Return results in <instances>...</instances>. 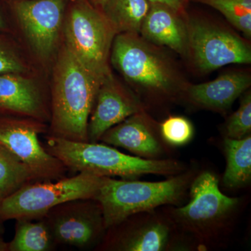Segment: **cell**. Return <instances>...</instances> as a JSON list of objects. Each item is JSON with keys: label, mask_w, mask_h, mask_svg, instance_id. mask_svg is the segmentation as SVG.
<instances>
[{"label": "cell", "mask_w": 251, "mask_h": 251, "mask_svg": "<svg viewBox=\"0 0 251 251\" xmlns=\"http://www.w3.org/2000/svg\"><path fill=\"white\" fill-rule=\"evenodd\" d=\"M25 67L18 56L0 44V74H21Z\"/></svg>", "instance_id": "obj_25"}, {"label": "cell", "mask_w": 251, "mask_h": 251, "mask_svg": "<svg viewBox=\"0 0 251 251\" xmlns=\"http://www.w3.org/2000/svg\"><path fill=\"white\" fill-rule=\"evenodd\" d=\"M191 201L175 211L181 221L193 226H204L224 218L237 205L238 199L223 194L215 175L204 172L191 185Z\"/></svg>", "instance_id": "obj_12"}, {"label": "cell", "mask_w": 251, "mask_h": 251, "mask_svg": "<svg viewBox=\"0 0 251 251\" xmlns=\"http://www.w3.org/2000/svg\"><path fill=\"white\" fill-rule=\"evenodd\" d=\"M65 46L94 76L103 80L116 31L101 10L89 0H69L64 16Z\"/></svg>", "instance_id": "obj_4"}, {"label": "cell", "mask_w": 251, "mask_h": 251, "mask_svg": "<svg viewBox=\"0 0 251 251\" xmlns=\"http://www.w3.org/2000/svg\"><path fill=\"white\" fill-rule=\"evenodd\" d=\"M251 131V94L247 92L241 100L240 106L229 119L227 124V138L239 140Z\"/></svg>", "instance_id": "obj_23"}, {"label": "cell", "mask_w": 251, "mask_h": 251, "mask_svg": "<svg viewBox=\"0 0 251 251\" xmlns=\"http://www.w3.org/2000/svg\"><path fill=\"white\" fill-rule=\"evenodd\" d=\"M227 167L224 184L229 187H238L247 184L251 177V138L242 139L227 138L225 140Z\"/></svg>", "instance_id": "obj_20"}, {"label": "cell", "mask_w": 251, "mask_h": 251, "mask_svg": "<svg viewBox=\"0 0 251 251\" xmlns=\"http://www.w3.org/2000/svg\"><path fill=\"white\" fill-rule=\"evenodd\" d=\"M251 77L244 72H231L210 82L187 86L186 91L191 101L202 108L225 112L234 100L249 88Z\"/></svg>", "instance_id": "obj_15"}, {"label": "cell", "mask_w": 251, "mask_h": 251, "mask_svg": "<svg viewBox=\"0 0 251 251\" xmlns=\"http://www.w3.org/2000/svg\"><path fill=\"white\" fill-rule=\"evenodd\" d=\"M57 245L92 249L101 244L107 230L100 204L94 198L67 201L44 216Z\"/></svg>", "instance_id": "obj_9"}, {"label": "cell", "mask_w": 251, "mask_h": 251, "mask_svg": "<svg viewBox=\"0 0 251 251\" xmlns=\"http://www.w3.org/2000/svg\"><path fill=\"white\" fill-rule=\"evenodd\" d=\"M208 5L224 15L247 38L251 36V0H191Z\"/></svg>", "instance_id": "obj_22"}, {"label": "cell", "mask_w": 251, "mask_h": 251, "mask_svg": "<svg viewBox=\"0 0 251 251\" xmlns=\"http://www.w3.org/2000/svg\"><path fill=\"white\" fill-rule=\"evenodd\" d=\"M33 181L27 168L7 149L0 145V199Z\"/></svg>", "instance_id": "obj_21"}, {"label": "cell", "mask_w": 251, "mask_h": 251, "mask_svg": "<svg viewBox=\"0 0 251 251\" xmlns=\"http://www.w3.org/2000/svg\"><path fill=\"white\" fill-rule=\"evenodd\" d=\"M91 4L94 5L97 9L101 10L103 9L104 6L106 4L108 0H89Z\"/></svg>", "instance_id": "obj_27"}, {"label": "cell", "mask_w": 251, "mask_h": 251, "mask_svg": "<svg viewBox=\"0 0 251 251\" xmlns=\"http://www.w3.org/2000/svg\"><path fill=\"white\" fill-rule=\"evenodd\" d=\"M104 176L78 173L71 177L33 181L0 199V220L39 219L67 201L95 198Z\"/></svg>", "instance_id": "obj_6"}, {"label": "cell", "mask_w": 251, "mask_h": 251, "mask_svg": "<svg viewBox=\"0 0 251 251\" xmlns=\"http://www.w3.org/2000/svg\"><path fill=\"white\" fill-rule=\"evenodd\" d=\"M143 112V105L138 98L110 74L99 86L89 118L88 141L98 143L114 126Z\"/></svg>", "instance_id": "obj_11"}, {"label": "cell", "mask_w": 251, "mask_h": 251, "mask_svg": "<svg viewBox=\"0 0 251 251\" xmlns=\"http://www.w3.org/2000/svg\"><path fill=\"white\" fill-rule=\"evenodd\" d=\"M4 20H3L2 16H1V14H0V29L1 28L4 27Z\"/></svg>", "instance_id": "obj_30"}, {"label": "cell", "mask_w": 251, "mask_h": 251, "mask_svg": "<svg viewBox=\"0 0 251 251\" xmlns=\"http://www.w3.org/2000/svg\"><path fill=\"white\" fill-rule=\"evenodd\" d=\"M5 232L4 222L0 220V236H3Z\"/></svg>", "instance_id": "obj_29"}, {"label": "cell", "mask_w": 251, "mask_h": 251, "mask_svg": "<svg viewBox=\"0 0 251 251\" xmlns=\"http://www.w3.org/2000/svg\"><path fill=\"white\" fill-rule=\"evenodd\" d=\"M150 6L149 0H108L102 11L117 34H140Z\"/></svg>", "instance_id": "obj_18"}, {"label": "cell", "mask_w": 251, "mask_h": 251, "mask_svg": "<svg viewBox=\"0 0 251 251\" xmlns=\"http://www.w3.org/2000/svg\"><path fill=\"white\" fill-rule=\"evenodd\" d=\"M188 183V175L158 182L117 180L104 176L94 199L100 204L104 224L108 229L138 213L178 202Z\"/></svg>", "instance_id": "obj_5"}, {"label": "cell", "mask_w": 251, "mask_h": 251, "mask_svg": "<svg viewBox=\"0 0 251 251\" xmlns=\"http://www.w3.org/2000/svg\"><path fill=\"white\" fill-rule=\"evenodd\" d=\"M48 130L44 122L34 119L0 117V145L27 168L34 181L59 179L65 176L68 171L39 139Z\"/></svg>", "instance_id": "obj_7"}, {"label": "cell", "mask_w": 251, "mask_h": 251, "mask_svg": "<svg viewBox=\"0 0 251 251\" xmlns=\"http://www.w3.org/2000/svg\"><path fill=\"white\" fill-rule=\"evenodd\" d=\"M102 81L63 46L54 67L48 135L88 142L89 118Z\"/></svg>", "instance_id": "obj_1"}, {"label": "cell", "mask_w": 251, "mask_h": 251, "mask_svg": "<svg viewBox=\"0 0 251 251\" xmlns=\"http://www.w3.org/2000/svg\"><path fill=\"white\" fill-rule=\"evenodd\" d=\"M110 60L126 80L145 92L171 97L187 87L171 59L140 34H117Z\"/></svg>", "instance_id": "obj_3"}, {"label": "cell", "mask_w": 251, "mask_h": 251, "mask_svg": "<svg viewBox=\"0 0 251 251\" xmlns=\"http://www.w3.org/2000/svg\"><path fill=\"white\" fill-rule=\"evenodd\" d=\"M100 141L122 148L139 156L154 157L161 147L153 135L143 112L135 114L107 130Z\"/></svg>", "instance_id": "obj_16"}, {"label": "cell", "mask_w": 251, "mask_h": 251, "mask_svg": "<svg viewBox=\"0 0 251 251\" xmlns=\"http://www.w3.org/2000/svg\"><path fill=\"white\" fill-rule=\"evenodd\" d=\"M188 55L201 72L208 73L229 64L251 63L248 43L224 28L198 18H186Z\"/></svg>", "instance_id": "obj_8"}, {"label": "cell", "mask_w": 251, "mask_h": 251, "mask_svg": "<svg viewBox=\"0 0 251 251\" xmlns=\"http://www.w3.org/2000/svg\"><path fill=\"white\" fill-rule=\"evenodd\" d=\"M161 134L168 143L181 146L192 138L193 128L191 122L183 117H170L161 125Z\"/></svg>", "instance_id": "obj_24"}, {"label": "cell", "mask_w": 251, "mask_h": 251, "mask_svg": "<svg viewBox=\"0 0 251 251\" xmlns=\"http://www.w3.org/2000/svg\"><path fill=\"white\" fill-rule=\"evenodd\" d=\"M34 220H16L14 237L8 243V251H52L57 247L45 219Z\"/></svg>", "instance_id": "obj_19"}, {"label": "cell", "mask_w": 251, "mask_h": 251, "mask_svg": "<svg viewBox=\"0 0 251 251\" xmlns=\"http://www.w3.org/2000/svg\"><path fill=\"white\" fill-rule=\"evenodd\" d=\"M0 251H8V243L5 242L2 236H0Z\"/></svg>", "instance_id": "obj_28"}, {"label": "cell", "mask_w": 251, "mask_h": 251, "mask_svg": "<svg viewBox=\"0 0 251 251\" xmlns=\"http://www.w3.org/2000/svg\"><path fill=\"white\" fill-rule=\"evenodd\" d=\"M187 16L163 5L151 4L140 35L153 45L167 46L188 55Z\"/></svg>", "instance_id": "obj_14"}, {"label": "cell", "mask_w": 251, "mask_h": 251, "mask_svg": "<svg viewBox=\"0 0 251 251\" xmlns=\"http://www.w3.org/2000/svg\"><path fill=\"white\" fill-rule=\"evenodd\" d=\"M169 229L166 225L154 223L135 230L122 229L107 237L103 249L126 251H158L166 248Z\"/></svg>", "instance_id": "obj_17"}, {"label": "cell", "mask_w": 251, "mask_h": 251, "mask_svg": "<svg viewBox=\"0 0 251 251\" xmlns=\"http://www.w3.org/2000/svg\"><path fill=\"white\" fill-rule=\"evenodd\" d=\"M0 114L44 122L50 110L34 81L18 74H0Z\"/></svg>", "instance_id": "obj_13"}, {"label": "cell", "mask_w": 251, "mask_h": 251, "mask_svg": "<svg viewBox=\"0 0 251 251\" xmlns=\"http://www.w3.org/2000/svg\"><path fill=\"white\" fill-rule=\"evenodd\" d=\"M69 0H11L9 2L31 47L47 58L57 47Z\"/></svg>", "instance_id": "obj_10"}, {"label": "cell", "mask_w": 251, "mask_h": 251, "mask_svg": "<svg viewBox=\"0 0 251 251\" xmlns=\"http://www.w3.org/2000/svg\"><path fill=\"white\" fill-rule=\"evenodd\" d=\"M45 148L63 165L75 173L99 176L135 179L143 175H173L181 170L173 160L144 159L130 156L108 145L76 142L47 135Z\"/></svg>", "instance_id": "obj_2"}, {"label": "cell", "mask_w": 251, "mask_h": 251, "mask_svg": "<svg viewBox=\"0 0 251 251\" xmlns=\"http://www.w3.org/2000/svg\"><path fill=\"white\" fill-rule=\"evenodd\" d=\"M188 1L190 0H149L151 4H161L168 6L185 16H187L186 7H187Z\"/></svg>", "instance_id": "obj_26"}]
</instances>
